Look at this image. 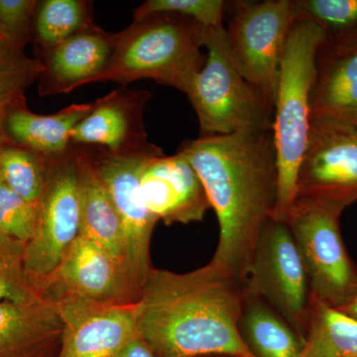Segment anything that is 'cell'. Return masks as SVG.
I'll return each mask as SVG.
<instances>
[{
	"label": "cell",
	"instance_id": "obj_22",
	"mask_svg": "<svg viewBox=\"0 0 357 357\" xmlns=\"http://www.w3.org/2000/svg\"><path fill=\"white\" fill-rule=\"evenodd\" d=\"M301 357H357V321L318 301L311 300Z\"/></svg>",
	"mask_w": 357,
	"mask_h": 357
},
{
	"label": "cell",
	"instance_id": "obj_20",
	"mask_svg": "<svg viewBox=\"0 0 357 357\" xmlns=\"http://www.w3.org/2000/svg\"><path fill=\"white\" fill-rule=\"evenodd\" d=\"M93 102L75 103L54 114H37L27 107L15 110L7 119L6 132L10 142L46 159L67 153L72 148L73 130L93 109Z\"/></svg>",
	"mask_w": 357,
	"mask_h": 357
},
{
	"label": "cell",
	"instance_id": "obj_26",
	"mask_svg": "<svg viewBox=\"0 0 357 357\" xmlns=\"http://www.w3.org/2000/svg\"><path fill=\"white\" fill-rule=\"evenodd\" d=\"M301 17L318 24L333 48L357 46V0H296Z\"/></svg>",
	"mask_w": 357,
	"mask_h": 357
},
{
	"label": "cell",
	"instance_id": "obj_16",
	"mask_svg": "<svg viewBox=\"0 0 357 357\" xmlns=\"http://www.w3.org/2000/svg\"><path fill=\"white\" fill-rule=\"evenodd\" d=\"M115 34L93 25L48 50L37 52L43 65L38 79L41 96L64 95L95 83L114 48Z\"/></svg>",
	"mask_w": 357,
	"mask_h": 357
},
{
	"label": "cell",
	"instance_id": "obj_23",
	"mask_svg": "<svg viewBox=\"0 0 357 357\" xmlns=\"http://www.w3.org/2000/svg\"><path fill=\"white\" fill-rule=\"evenodd\" d=\"M43 65L26 55L25 48L0 38V146L10 142L6 124L9 115L27 107L26 91L38 81Z\"/></svg>",
	"mask_w": 357,
	"mask_h": 357
},
{
	"label": "cell",
	"instance_id": "obj_5",
	"mask_svg": "<svg viewBox=\"0 0 357 357\" xmlns=\"http://www.w3.org/2000/svg\"><path fill=\"white\" fill-rule=\"evenodd\" d=\"M206 60L185 95L199 123V136L273 129L274 107L234 62L225 26L204 28Z\"/></svg>",
	"mask_w": 357,
	"mask_h": 357
},
{
	"label": "cell",
	"instance_id": "obj_7",
	"mask_svg": "<svg viewBox=\"0 0 357 357\" xmlns=\"http://www.w3.org/2000/svg\"><path fill=\"white\" fill-rule=\"evenodd\" d=\"M225 28L234 62L274 107L289 33L300 17L296 0L231 1Z\"/></svg>",
	"mask_w": 357,
	"mask_h": 357
},
{
	"label": "cell",
	"instance_id": "obj_6",
	"mask_svg": "<svg viewBox=\"0 0 357 357\" xmlns=\"http://www.w3.org/2000/svg\"><path fill=\"white\" fill-rule=\"evenodd\" d=\"M344 208L296 197L287 223L309 278L311 300L338 309L357 292V266L342 241Z\"/></svg>",
	"mask_w": 357,
	"mask_h": 357
},
{
	"label": "cell",
	"instance_id": "obj_4",
	"mask_svg": "<svg viewBox=\"0 0 357 357\" xmlns=\"http://www.w3.org/2000/svg\"><path fill=\"white\" fill-rule=\"evenodd\" d=\"M326 34L316 23L300 17L294 23L282 58L274 105L273 132L278 168V195L272 218L287 222L296 199L298 171L311 126V93L317 54Z\"/></svg>",
	"mask_w": 357,
	"mask_h": 357
},
{
	"label": "cell",
	"instance_id": "obj_9",
	"mask_svg": "<svg viewBox=\"0 0 357 357\" xmlns=\"http://www.w3.org/2000/svg\"><path fill=\"white\" fill-rule=\"evenodd\" d=\"M246 296L264 300L301 337L311 309L309 278L288 223L268 218L245 281Z\"/></svg>",
	"mask_w": 357,
	"mask_h": 357
},
{
	"label": "cell",
	"instance_id": "obj_34",
	"mask_svg": "<svg viewBox=\"0 0 357 357\" xmlns=\"http://www.w3.org/2000/svg\"><path fill=\"white\" fill-rule=\"evenodd\" d=\"M2 183H3V182H2L1 176H0V185H2Z\"/></svg>",
	"mask_w": 357,
	"mask_h": 357
},
{
	"label": "cell",
	"instance_id": "obj_14",
	"mask_svg": "<svg viewBox=\"0 0 357 357\" xmlns=\"http://www.w3.org/2000/svg\"><path fill=\"white\" fill-rule=\"evenodd\" d=\"M47 293L68 294L105 305L131 304L138 301L126 266L82 236L65 256Z\"/></svg>",
	"mask_w": 357,
	"mask_h": 357
},
{
	"label": "cell",
	"instance_id": "obj_3",
	"mask_svg": "<svg viewBox=\"0 0 357 357\" xmlns=\"http://www.w3.org/2000/svg\"><path fill=\"white\" fill-rule=\"evenodd\" d=\"M204 28L196 21L172 13L136 18L115 34L114 48L98 82L126 86L138 79H153L187 93L206 63Z\"/></svg>",
	"mask_w": 357,
	"mask_h": 357
},
{
	"label": "cell",
	"instance_id": "obj_18",
	"mask_svg": "<svg viewBox=\"0 0 357 357\" xmlns=\"http://www.w3.org/2000/svg\"><path fill=\"white\" fill-rule=\"evenodd\" d=\"M318 119L357 124V46L319 47L311 93V121Z\"/></svg>",
	"mask_w": 357,
	"mask_h": 357
},
{
	"label": "cell",
	"instance_id": "obj_15",
	"mask_svg": "<svg viewBox=\"0 0 357 357\" xmlns=\"http://www.w3.org/2000/svg\"><path fill=\"white\" fill-rule=\"evenodd\" d=\"M140 188L147 208L166 225L201 222L211 208L198 173L178 152L148 159Z\"/></svg>",
	"mask_w": 357,
	"mask_h": 357
},
{
	"label": "cell",
	"instance_id": "obj_27",
	"mask_svg": "<svg viewBox=\"0 0 357 357\" xmlns=\"http://www.w3.org/2000/svg\"><path fill=\"white\" fill-rule=\"evenodd\" d=\"M25 244L0 234V302H23L46 294L40 292L26 273Z\"/></svg>",
	"mask_w": 357,
	"mask_h": 357
},
{
	"label": "cell",
	"instance_id": "obj_19",
	"mask_svg": "<svg viewBox=\"0 0 357 357\" xmlns=\"http://www.w3.org/2000/svg\"><path fill=\"white\" fill-rule=\"evenodd\" d=\"M76 146L81 199L79 236L100 245L126 268V241L121 218L107 188L96 172L89 148Z\"/></svg>",
	"mask_w": 357,
	"mask_h": 357
},
{
	"label": "cell",
	"instance_id": "obj_24",
	"mask_svg": "<svg viewBox=\"0 0 357 357\" xmlns=\"http://www.w3.org/2000/svg\"><path fill=\"white\" fill-rule=\"evenodd\" d=\"M95 24L91 1L43 0L35 13L33 39L37 50H48Z\"/></svg>",
	"mask_w": 357,
	"mask_h": 357
},
{
	"label": "cell",
	"instance_id": "obj_29",
	"mask_svg": "<svg viewBox=\"0 0 357 357\" xmlns=\"http://www.w3.org/2000/svg\"><path fill=\"white\" fill-rule=\"evenodd\" d=\"M38 213L39 204L21 198L2 183L0 185V234L28 243L36 229Z\"/></svg>",
	"mask_w": 357,
	"mask_h": 357
},
{
	"label": "cell",
	"instance_id": "obj_8",
	"mask_svg": "<svg viewBox=\"0 0 357 357\" xmlns=\"http://www.w3.org/2000/svg\"><path fill=\"white\" fill-rule=\"evenodd\" d=\"M81 232V199L77 146L48 159V173L38 220L25 244L26 273L40 292L47 293L54 275Z\"/></svg>",
	"mask_w": 357,
	"mask_h": 357
},
{
	"label": "cell",
	"instance_id": "obj_33",
	"mask_svg": "<svg viewBox=\"0 0 357 357\" xmlns=\"http://www.w3.org/2000/svg\"><path fill=\"white\" fill-rule=\"evenodd\" d=\"M201 357H236V356H225V354H218V356H201Z\"/></svg>",
	"mask_w": 357,
	"mask_h": 357
},
{
	"label": "cell",
	"instance_id": "obj_10",
	"mask_svg": "<svg viewBox=\"0 0 357 357\" xmlns=\"http://www.w3.org/2000/svg\"><path fill=\"white\" fill-rule=\"evenodd\" d=\"M86 147L121 218L126 241V269L139 298L141 289L153 268L150 246L158 222L143 199L140 175L147 160L156 156L116 155L102 147Z\"/></svg>",
	"mask_w": 357,
	"mask_h": 357
},
{
	"label": "cell",
	"instance_id": "obj_32",
	"mask_svg": "<svg viewBox=\"0 0 357 357\" xmlns=\"http://www.w3.org/2000/svg\"><path fill=\"white\" fill-rule=\"evenodd\" d=\"M337 310L344 312L347 316L351 317V318L356 319L357 321V292L351 300L347 301V303Z\"/></svg>",
	"mask_w": 357,
	"mask_h": 357
},
{
	"label": "cell",
	"instance_id": "obj_1",
	"mask_svg": "<svg viewBox=\"0 0 357 357\" xmlns=\"http://www.w3.org/2000/svg\"><path fill=\"white\" fill-rule=\"evenodd\" d=\"M178 153L194 167L217 213L220 239L211 262L245 281L263 225L278 195L273 132L199 136Z\"/></svg>",
	"mask_w": 357,
	"mask_h": 357
},
{
	"label": "cell",
	"instance_id": "obj_17",
	"mask_svg": "<svg viewBox=\"0 0 357 357\" xmlns=\"http://www.w3.org/2000/svg\"><path fill=\"white\" fill-rule=\"evenodd\" d=\"M62 332L57 301L50 294L0 302V357H56Z\"/></svg>",
	"mask_w": 357,
	"mask_h": 357
},
{
	"label": "cell",
	"instance_id": "obj_30",
	"mask_svg": "<svg viewBox=\"0 0 357 357\" xmlns=\"http://www.w3.org/2000/svg\"><path fill=\"white\" fill-rule=\"evenodd\" d=\"M38 4L37 0H0V38L25 48L33 39Z\"/></svg>",
	"mask_w": 357,
	"mask_h": 357
},
{
	"label": "cell",
	"instance_id": "obj_13",
	"mask_svg": "<svg viewBox=\"0 0 357 357\" xmlns=\"http://www.w3.org/2000/svg\"><path fill=\"white\" fill-rule=\"evenodd\" d=\"M151 93L146 89H115L93 102V109L73 130L72 144L102 147L116 155H163L148 141L144 112Z\"/></svg>",
	"mask_w": 357,
	"mask_h": 357
},
{
	"label": "cell",
	"instance_id": "obj_28",
	"mask_svg": "<svg viewBox=\"0 0 357 357\" xmlns=\"http://www.w3.org/2000/svg\"><path fill=\"white\" fill-rule=\"evenodd\" d=\"M229 3L223 0H148L134 10L133 17L172 13L196 21L204 28L223 27Z\"/></svg>",
	"mask_w": 357,
	"mask_h": 357
},
{
	"label": "cell",
	"instance_id": "obj_11",
	"mask_svg": "<svg viewBox=\"0 0 357 357\" xmlns=\"http://www.w3.org/2000/svg\"><path fill=\"white\" fill-rule=\"evenodd\" d=\"M296 197L345 208L357 201V124L311 121Z\"/></svg>",
	"mask_w": 357,
	"mask_h": 357
},
{
	"label": "cell",
	"instance_id": "obj_25",
	"mask_svg": "<svg viewBox=\"0 0 357 357\" xmlns=\"http://www.w3.org/2000/svg\"><path fill=\"white\" fill-rule=\"evenodd\" d=\"M48 173V159L13 142L0 146V176L11 191L39 204Z\"/></svg>",
	"mask_w": 357,
	"mask_h": 357
},
{
	"label": "cell",
	"instance_id": "obj_31",
	"mask_svg": "<svg viewBox=\"0 0 357 357\" xmlns=\"http://www.w3.org/2000/svg\"><path fill=\"white\" fill-rule=\"evenodd\" d=\"M114 357H157L153 351L147 347L146 344L140 340L136 338L132 342H130L128 347H124L121 352Z\"/></svg>",
	"mask_w": 357,
	"mask_h": 357
},
{
	"label": "cell",
	"instance_id": "obj_12",
	"mask_svg": "<svg viewBox=\"0 0 357 357\" xmlns=\"http://www.w3.org/2000/svg\"><path fill=\"white\" fill-rule=\"evenodd\" d=\"M52 296L63 323L56 357H114L139 337L137 302L105 305L68 294Z\"/></svg>",
	"mask_w": 357,
	"mask_h": 357
},
{
	"label": "cell",
	"instance_id": "obj_2",
	"mask_svg": "<svg viewBox=\"0 0 357 357\" xmlns=\"http://www.w3.org/2000/svg\"><path fill=\"white\" fill-rule=\"evenodd\" d=\"M243 283L210 261L188 273L152 268L137 301L140 340L157 357H256L239 330Z\"/></svg>",
	"mask_w": 357,
	"mask_h": 357
},
{
	"label": "cell",
	"instance_id": "obj_21",
	"mask_svg": "<svg viewBox=\"0 0 357 357\" xmlns=\"http://www.w3.org/2000/svg\"><path fill=\"white\" fill-rule=\"evenodd\" d=\"M239 330L256 357H301L305 338L264 300L245 295Z\"/></svg>",
	"mask_w": 357,
	"mask_h": 357
}]
</instances>
